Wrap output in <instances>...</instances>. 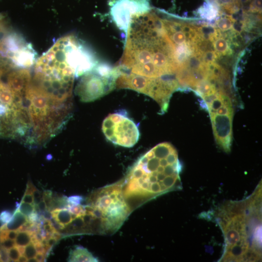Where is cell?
<instances>
[{"label":"cell","instance_id":"6da1fadb","mask_svg":"<svg viewBox=\"0 0 262 262\" xmlns=\"http://www.w3.org/2000/svg\"><path fill=\"white\" fill-rule=\"evenodd\" d=\"M224 247L220 261L257 262L262 257V185L249 196L224 203L215 212Z\"/></svg>","mask_w":262,"mask_h":262},{"label":"cell","instance_id":"7a4b0ae2","mask_svg":"<svg viewBox=\"0 0 262 262\" xmlns=\"http://www.w3.org/2000/svg\"><path fill=\"white\" fill-rule=\"evenodd\" d=\"M182 168L176 148L169 143H160L139 157L123 179L124 196L132 211L181 189Z\"/></svg>","mask_w":262,"mask_h":262},{"label":"cell","instance_id":"3957f363","mask_svg":"<svg viewBox=\"0 0 262 262\" xmlns=\"http://www.w3.org/2000/svg\"><path fill=\"white\" fill-rule=\"evenodd\" d=\"M123 179L93 192L86 199L100 234L117 231L132 212L123 192Z\"/></svg>","mask_w":262,"mask_h":262},{"label":"cell","instance_id":"277c9868","mask_svg":"<svg viewBox=\"0 0 262 262\" xmlns=\"http://www.w3.org/2000/svg\"><path fill=\"white\" fill-rule=\"evenodd\" d=\"M117 76L116 67L98 62L91 71L81 76L75 93L82 102L96 100L115 88Z\"/></svg>","mask_w":262,"mask_h":262},{"label":"cell","instance_id":"5b68a950","mask_svg":"<svg viewBox=\"0 0 262 262\" xmlns=\"http://www.w3.org/2000/svg\"><path fill=\"white\" fill-rule=\"evenodd\" d=\"M102 130L109 141L126 147L134 146L140 136L136 124L123 112L107 116L103 121Z\"/></svg>","mask_w":262,"mask_h":262},{"label":"cell","instance_id":"8992f818","mask_svg":"<svg viewBox=\"0 0 262 262\" xmlns=\"http://www.w3.org/2000/svg\"><path fill=\"white\" fill-rule=\"evenodd\" d=\"M109 4L112 21L125 34L133 16L151 9L148 0H110Z\"/></svg>","mask_w":262,"mask_h":262},{"label":"cell","instance_id":"52a82bcc","mask_svg":"<svg viewBox=\"0 0 262 262\" xmlns=\"http://www.w3.org/2000/svg\"><path fill=\"white\" fill-rule=\"evenodd\" d=\"M69 262H98V259L94 257L86 248L77 246L71 249L69 252Z\"/></svg>","mask_w":262,"mask_h":262},{"label":"cell","instance_id":"ba28073f","mask_svg":"<svg viewBox=\"0 0 262 262\" xmlns=\"http://www.w3.org/2000/svg\"><path fill=\"white\" fill-rule=\"evenodd\" d=\"M27 221V217L16 209L11 219L7 223L2 225L0 228V231L6 230H18Z\"/></svg>","mask_w":262,"mask_h":262},{"label":"cell","instance_id":"9c48e42d","mask_svg":"<svg viewBox=\"0 0 262 262\" xmlns=\"http://www.w3.org/2000/svg\"><path fill=\"white\" fill-rule=\"evenodd\" d=\"M200 16L208 20H212L220 13V6L209 2H205L198 9Z\"/></svg>","mask_w":262,"mask_h":262},{"label":"cell","instance_id":"30bf717a","mask_svg":"<svg viewBox=\"0 0 262 262\" xmlns=\"http://www.w3.org/2000/svg\"><path fill=\"white\" fill-rule=\"evenodd\" d=\"M52 217L64 228L70 225L73 220L72 212L68 209H57L51 211Z\"/></svg>","mask_w":262,"mask_h":262},{"label":"cell","instance_id":"8fae6325","mask_svg":"<svg viewBox=\"0 0 262 262\" xmlns=\"http://www.w3.org/2000/svg\"><path fill=\"white\" fill-rule=\"evenodd\" d=\"M214 50L220 56L230 54L232 53L229 48V41H227L223 37H219L213 42Z\"/></svg>","mask_w":262,"mask_h":262},{"label":"cell","instance_id":"7c38bea8","mask_svg":"<svg viewBox=\"0 0 262 262\" xmlns=\"http://www.w3.org/2000/svg\"><path fill=\"white\" fill-rule=\"evenodd\" d=\"M234 21L231 16H224L217 20L216 22L217 29L221 32L227 31L232 28Z\"/></svg>","mask_w":262,"mask_h":262},{"label":"cell","instance_id":"4fadbf2b","mask_svg":"<svg viewBox=\"0 0 262 262\" xmlns=\"http://www.w3.org/2000/svg\"><path fill=\"white\" fill-rule=\"evenodd\" d=\"M33 232L25 231H18L16 237L15 239L16 246H25L31 242V238Z\"/></svg>","mask_w":262,"mask_h":262},{"label":"cell","instance_id":"5bb4252c","mask_svg":"<svg viewBox=\"0 0 262 262\" xmlns=\"http://www.w3.org/2000/svg\"><path fill=\"white\" fill-rule=\"evenodd\" d=\"M221 56L213 50H208L203 53L201 61L204 64L215 62V61Z\"/></svg>","mask_w":262,"mask_h":262},{"label":"cell","instance_id":"9a60e30c","mask_svg":"<svg viewBox=\"0 0 262 262\" xmlns=\"http://www.w3.org/2000/svg\"><path fill=\"white\" fill-rule=\"evenodd\" d=\"M17 209L26 217L29 216L34 211V205L24 202L17 204Z\"/></svg>","mask_w":262,"mask_h":262},{"label":"cell","instance_id":"2e32d148","mask_svg":"<svg viewBox=\"0 0 262 262\" xmlns=\"http://www.w3.org/2000/svg\"><path fill=\"white\" fill-rule=\"evenodd\" d=\"M37 251L35 248L34 244L31 242L28 245L24 247L23 254L28 259L31 258L35 257Z\"/></svg>","mask_w":262,"mask_h":262},{"label":"cell","instance_id":"e0dca14e","mask_svg":"<svg viewBox=\"0 0 262 262\" xmlns=\"http://www.w3.org/2000/svg\"><path fill=\"white\" fill-rule=\"evenodd\" d=\"M248 11L252 13H262V0H251Z\"/></svg>","mask_w":262,"mask_h":262},{"label":"cell","instance_id":"ac0fdd59","mask_svg":"<svg viewBox=\"0 0 262 262\" xmlns=\"http://www.w3.org/2000/svg\"><path fill=\"white\" fill-rule=\"evenodd\" d=\"M9 261L17 262L21 254L18 249L17 246H15L8 250Z\"/></svg>","mask_w":262,"mask_h":262},{"label":"cell","instance_id":"d6986e66","mask_svg":"<svg viewBox=\"0 0 262 262\" xmlns=\"http://www.w3.org/2000/svg\"><path fill=\"white\" fill-rule=\"evenodd\" d=\"M52 199V193L51 191L47 190L44 191L43 194V200L45 201L47 210L49 211L51 202Z\"/></svg>","mask_w":262,"mask_h":262},{"label":"cell","instance_id":"ffe728a7","mask_svg":"<svg viewBox=\"0 0 262 262\" xmlns=\"http://www.w3.org/2000/svg\"><path fill=\"white\" fill-rule=\"evenodd\" d=\"M12 213L8 211H4L0 214V222L2 225L7 223L12 217Z\"/></svg>","mask_w":262,"mask_h":262},{"label":"cell","instance_id":"44dd1931","mask_svg":"<svg viewBox=\"0 0 262 262\" xmlns=\"http://www.w3.org/2000/svg\"><path fill=\"white\" fill-rule=\"evenodd\" d=\"M1 246L8 250L16 246L15 241L10 239L6 238L0 242Z\"/></svg>","mask_w":262,"mask_h":262},{"label":"cell","instance_id":"7402d4cb","mask_svg":"<svg viewBox=\"0 0 262 262\" xmlns=\"http://www.w3.org/2000/svg\"><path fill=\"white\" fill-rule=\"evenodd\" d=\"M32 194L33 196L34 204H37L43 199V195H42L40 192L35 187L32 190Z\"/></svg>","mask_w":262,"mask_h":262},{"label":"cell","instance_id":"603a6c76","mask_svg":"<svg viewBox=\"0 0 262 262\" xmlns=\"http://www.w3.org/2000/svg\"><path fill=\"white\" fill-rule=\"evenodd\" d=\"M85 199L81 196H72L67 197L68 201L73 204H79L82 203Z\"/></svg>","mask_w":262,"mask_h":262},{"label":"cell","instance_id":"cb8c5ba5","mask_svg":"<svg viewBox=\"0 0 262 262\" xmlns=\"http://www.w3.org/2000/svg\"><path fill=\"white\" fill-rule=\"evenodd\" d=\"M21 202L33 204V198L32 194L29 192L25 191V194L22 197Z\"/></svg>","mask_w":262,"mask_h":262},{"label":"cell","instance_id":"d4e9b609","mask_svg":"<svg viewBox=\"0 0 262 262\" xmlns=\"http://www.w3.org/2000/svg\"><path fill=\"white\" fill-rule=\"evenodd\" d=\"M0 259L1 262H8L9 261L8 250L2 247L0 248Z\"/></svg>","mask_w":262,"mask_h":262},{"label":"cell","instance_id":"484cf974","mask_svg":"<svg viewBox=\"0 0 262 262\" xmlns=\"http://www.w3.org/2000/svg\"><path fill=\"white\" fill-rule=\"evenodd\" d=\"M40 213H43L47 211V206L45 201L42 199L37 204Z\"/></svg>","mask_w":262,"mask_h":262},{"label":"cell","instance_id":"4316f807","mask_svg":"<svg viewBox=\"0 0 262 262\" xmlns=\"http://www.w3.org/2000/svg\"><path fill=\"white\" fill-rule=\"evenodd\" d=\"M34 245H35V248L36 249L37 252L43 253L44 254H45V251L43 247V246L40 242H38L35 243Z\"/></svg>","mask_w":262,"mask_h":262},{"label":"cell","instance_id":"83f0119b","mask_svg":"<svg viewBox=\"0 0 262 262\" xmlns=\"http://www.w3.org/2000/svg\"><path fill=\"white\" fill-rule=\"evenodd\" d=\"M57 240L54 237L51 236L48 239H47V244L48 246L51 248L52 246L56 243Z\"/></svg>","mask_w":262,"mask_h":262},{"label":"cell","instance_id":"f1b7e54d","mask_svg":"<svg viewBox=\"0 0 262 262\" xmlns=\"http://www.w3.org/2000/svg\"><path fill=\"white\" fill-rule=\"evenodd\" d=\"M35 258L38 262H44L45 260V254L43 253L37 252L35 255Z\"/></svg>","mask_w":262,"mask_h":262},{"label":"cell","instance_id":"f546056e","mask_svg":"<svg viewBox=\"0 0 262 262\" xmlns=\"http://www.w3.org/2000/svg\"><path fill=\"white\" fill-rule=\"evenodd\" d=\"M238 2L240 3L242 7L244 6L246 4H249L251 0H237Z\"/></svg>","mask_w":262,"mask_h":262},{"label":"cell","instance_id":"4dcf8cb0","mask_svg":"<svg viewBox=\"0 0 262 262\" xmlns=\"http://www.w3.org/2000/svg\"><path fill=\"white\" fill-rule=\"evenodd\" d=\"M28 259L25 257L24 254L21 255L19 257L17 262H27Z\"/></svg>","mask_w":262,"mask_h":262},{"label":"cell","instance_id":"1f68e13d","mask_svg":"<svg viewBox=\"0 0 262 262\" xmlns=\"http://www.w3.org/2000/svg\"><path fill=\"white\" fill-rule=\"evenodd\" d=\"M18 249L21 254V255L23 254L24 251V246H17Z\"/></svg>","mask_w":262,"mask_h":262},{"label":"cell","instance_id":"d6a6232c","mask_svg":"<svg viewBox=\"0 0 262 262\" xmlns=\"http://www.w3.org/2000/svg\"><path fill=\"white\" fill-rule=\"evenodd\" d=\"M27 262H38V260L35 258V257H33V258H30V259H28L27 260Z\"/></svg>","mask_w":262,"mask_h":262}]
</instances>
